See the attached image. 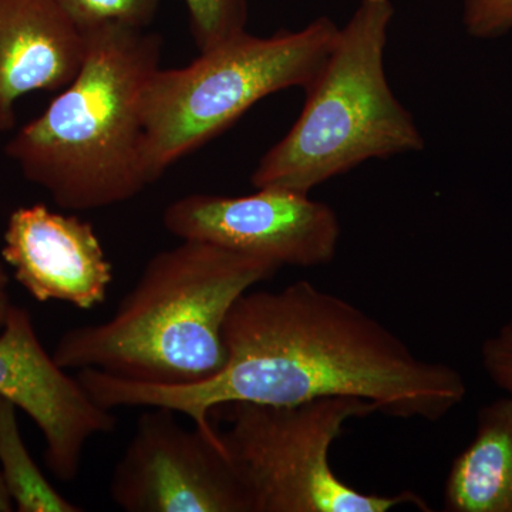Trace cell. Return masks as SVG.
<instances>
[{
	"mask_svg": "<svg viewBox=\"0 0 512 512\" xmlns=\"http://www.w3.org/2000/svg\"><path fill=\"white\" fill-rule=\"evenodd\" d=\"M224 345V367L197 384L157 386L94 369L77 379L106 409L165 407L215 441L212 410L231 403L357 397L384 416L434 423L467 396L453 366L421 359L369 313L309 281L244 293L225 320Z\"/></svg>",
	"mask_w": 512,
	"mask_h": 512,
	"instance_id": "6da1fadb",
	"label": "cell"
},
{
	"mask_svg": "<svg viewBox=\"0 0 512 512\" xmlns=\"http://www.w3.org/2000/svg\"><path fill=\"white\" fill-rule=\"evenodd\" d=\"M84 33L76 79L5 147L26 180L69 211L123 204L154 184L143 99L160 69L163 37L120 23Z\"/></svg>",
	"mask_w": 512,
	"mask_h": 512,
	"instance_id": "7a4b0ae2",
	"label": "cell"
},
{
	"mask_svg": "<svg viewBox=\"0 0 512 512\" xmlns=\"http://www.w3.org/2000/svg\"><path fill=\"white\" fill-rule=\"evenodd\" d=\"M281 268L271 259L183 239L147 262L110 319L64 332L53 357L66 370H100L138 383L205 382L225 365L232 306Z\"/></svg>",
	"mask_w": 512,
	"mask_h": 512,
	"instance_id": "3957f363",
	"label": "cell"
},
{
	"mask_svg": "<svg viewBox=\"0 0 512 512\" xmlns=\"http://www.w3.org/2000/svg\"><path fill=\"white\" fill-rule=\"evenodd\" d=\"M392 0H360L311 86L298 119L252 171L251 184L311 194L370 160L420 153L424 137L387 80Z\"/></svg>",
	"mask_w": 512,
	"mask_h": 512,
	"instance_id": "277c9868",
	"label": "cell"
},
{
	"mask_svg": "<svg viewBox=\"0 0 512 512\" xmlns=\"http://www.w3.org/2000/svg\"><path fill=\"white\" fill-rule=\"evenodd\" d=\"M328 16L272 36L244 32L180 69H158L143 99L148 170L154 183L180 158L210 143L258 101L305 92L335 45Z\"/></svg>",
	"mask_w": 512,
	"mask_h": 512,
	"instance_id": "5b68a950",
	"label": "cell"
},
{
	"mask_svg": "<svg viewBox=\"0 0 512 512\" xmlns=\"http://www.w3.org/2000/svg\"><path fill=\"white\" fill-rule=\"evenodd\" d=\"M222 446L251 497L252 512H389L400 505L430 511L413 491L356 490L336 476L330 450L346 424L377 413L357 397H323L291 406L227 404Z\"/></svg>",
	"mask_w": 512,
	"mask_h": 512,
	"instance_id": "8992f818",
	"label": "cell"
},
{
	"mask_svg": "<svg viewBox=\"0 0 512 512\" xmlns=\"http://www.w3.org/2000/svg\"><path fill=\"white\" fill-rule=\"evenodd\" d=\"M148 409L114 467V504L128 512H252L222 441L185 429L174 410Z\"/></svg>",
	"mask_w": 512,
	"mask_h": 512,
	"instance_id": "52a82bcc",
	"label": "cell"
},
{
	"mask_svg": "<svg viewBox=\"0 0 512 512\" xmlns=\"http://www.w3.org/2000/svg\"><path fill=\"white\" fill-rule=\"evenodd\" d=\"M163 224L181 241L210 242L296 268L330 264L342 234L332 207L281 188L242 197L185 195L165 208Z\"/></svg>",
	"mask_w": 512,
	"mask_h": 512,
	"instance_id": "ba28073f",
	"label": "cell"
},
{
	"mask_svg": "<svg viewBox=\"0 0 512 512\" xmlns=\"http://www.w3.org/2000/svg\"><path fill=\"white\" fill-rule=\"evenodd\" d=\"M0 397L35 421L46 466L64 483L79 476L87 443L117 427L113 412L47 352L28 309L15 305L0 329Z\"/></svg>",
	"mask_w": 512,
	"mask_h": 512,
	"instance_id": "9c48e42d",
	"label": "cell"
},
{
	"mask_svg": "<svg viewBox=\"0 0 512 512\" xmlns=\"http://www.w3.org/2000/svg\"><path fill=\"white\" fill-rule=\"evenodd\" d=\"M2 258L35 301L90 311L106 302L113 266L90 222L49 210L19 207L3 234Z\"/></svg>",
	"mask_w": 512,
	"mask_h": 512,
	"instance_id": "30bf717a",
	"label": "cell"
},
{
	"mask_svg": "<svg viewBox=\"0 0 512 512\" xmlns=\"http://www.w3.org/2000/svg\"><path fill=\"white\" fill-rule=\"evenodd\" d=\"M87 36L57 0H0V133L16 126V101L76 79Z\"/></svg>",
	"mask_w": 512,
	"mask_h": 512,
	"instance_id": "8fae6325",
	"label": "cell"
},
{
	"mask_svg": "<svg viewBox=\"0 0 512 512\" xmlns=\"http://www.w3.org/2000/svg\"><path fill=\"white\" fill-rule=\"evenodd\" d=\"M447 512H512V397L484 404L444 483Z\"/></svg>",
	"mask_w": 512,
	"mask_h": 512,
	"instance_id": "7c38bea8",
	"label": "cell"
},
{
	"mask_svg": "<svg viewBox=\"0 0 512 512\" xmlns=\"http://www.w3.org/2000/svg\"><path fill=\"white\" fill-rule=\"evenodd\" d=\"M0 474L19 512H82L49 483L30 456L19 429L18 407L0 397Z\"/></svg>",
	"mask_w": 512,
	"mask_h": 512,
	"instance_id": "4fadbf2b",
	"label": "cell"
},
{
	"mask_svg": "<svg viewBox=\"0 0 512 512\" xmlns=\"http://www.w3.org/2000/svg\"><path fill=\"white\" fill-rule=\"evenodd\" d=\"M192 39L200 52L247 32L248 0H184Z\"/></svg>",
	"mask_w": 512,
	"mask_h": 512,
	"instance_id": "5bb4252c",
	"label": "cell"
},
{
	"mask_svg": "<svg viewBox=\"0 0 512 512\" xmlns=\"http://www.w3.org/2000/svg\"><path fill=\"white\" fill-rule=\"evenodd\" d=\"M64 12L86 30L106 23L147 29L156 19L161 0H57Z\"/></svg>",
	"mask_w": 512,
	"mask_h": 512,
	"instance_id": "9a60e30c",
	"label": "cell"
},
{
	"mask_svg": "<svg viewBox=\"0 0 512 512\" xmlns=\"http://www.w3.org/2000/svg\"><path fill=\"white\" fill-rule=\"evenodd\" d=\"M461 19L474 39H498L512 30V0H463Z\"/></svg>",
	"mask_w": 512,
	"mask_h": 512,
	"instance_id": "2e32d148",
	"label": "cell"
},
{
	"mask_svg": "<svg viewBox=\"0 0 512 512\" xmlns=\"http://www.w3.org/2000/svg\"><path fill=\"white\" fill-rule=\"evenodd\" d=\"M481 363L491 382L512 397V318L484 340Z\"/></svg>",
	"mask_w": 512,
	"mask_h": 512,
	"instance_id": "e0dca14e",
	"label": "cell"
},
{
	"mask_svg": "<svg viewBox=\"0 0 512 512\" xmlns=\"http://www.w3.org/2000/svg\"><path fill=\"white\" fill-rule=\"evenodd\" d=\"M12 306L13 303L9 292V275L2 261H0V329L5 325Z\"/></svg>",
	"mask_w": 512,
	"mask_h": 512,
	"instance_id": "ac0fdd59",
	"label": "cell"
},
{
	"mask_svg": "<svg viewBox=\"0 0 512 512\" xmlns=\"http://www.w3.org/2000/svg\"><path fill=\"white\" fill-rule=\"evenodd\" d=\"M12 511H15V505H13L12 498H10L6 485L3 483L2 474H0V512Z\"/></svg>",
	"mask_w": 512,
	"mask_h": 512,
	"instance_id": "d6986e66",
	"label": "cell"
}]
</instances>
